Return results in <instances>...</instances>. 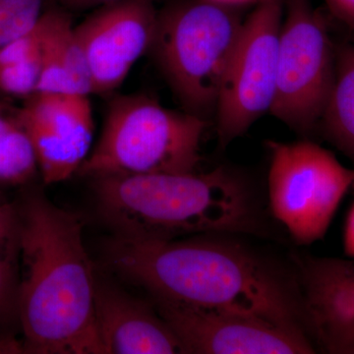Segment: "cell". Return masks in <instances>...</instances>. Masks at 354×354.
<instances>
[{
    "label": "cell",
    "mask_w": 354,
    "mask_h": 354,
    "mask_svg": "<svg viewBox=\"0 0 354 354\" xmlns=\"http://www.w3.org/2000/svg\"><path fill=\"white\" fill-rule=\"evenodd\" d=\"M106 256L111 269L153 299L239 312L311 339L297 274L223 234L184 241L115 235Z\"/></svg>",
    "instance_id": "6da1fadb"
},
{
    "label": "cell",
    "mask_w": 354,
    "mask_h": 354,
    "mask_svg": "<svg viewBox=\"0 0 354 354\" xmlns=\"http://www.w3.org/2000/svg\"><path fill=\"white\" fill-rule=\"evenodd\" d=\"M24 264L18 313L23 351L104 354L95 322L97 277L80 216L30 193L14 209Z\"/></svg>",
    "instance_id": "7a4b0ae2"
},
{
    "label": "cell",
    "mask_w": 354,
    "mask_h": 354,
    "mask_svg": "<svg viewBox=\"0 0 354 354\" xmlns=\"http://www.w3.org/2000/svg\"><path fill=\"white\" fill-rule=\"evenodd\" d=\"M95 179L100 213L116 236L171 241L191 234L267 232L252 186L227 167L206 174H121Z\"/></svg>",
    "instance_id": "3957f363"
},
{
    "label": "cell",
    "mask_w": 354,
    "mask_h": 354,
    "mask_svg": "<svg viewBox=\"0 0 354 354\" xmlns=\"http://www.w3.org/2000/svg\"><path fill=\"white\" fill-rule=\"evenodd\" d=\"M206 118L165 108L145 95L109 104L104 129L79 169L84 176L190 174L201 162Z\"/></svg>",
    "instance_id": "277c9868"
},
{
    "label": "cell",
    "mask_w": 354,
    "mask_h": 354,
    "mask_svg": "<svg viewBox=\"0 0 354 354\" xmlns=\"http://www.w3.org/2000/svg\"><path fill=\"white\" fill-rule=\"evenodd\" d=\"M239 8L193 0L158 15L151 50L187 113L206 118L216 111L243 27Z\"/></svg>",
    "instance_id": "5b68a950"
},
{
    "label": "cell",
    "mask_w": 354,
    "mask_h": 354,
    "mask_svg": "<svg viewBox=\"0 0 354 354\" xmlns=\"http://www.w3.org/2000/svg\"><path fill=\"white\" fill-rule=\"evenodd\" d=\"M268 190L272 215L299 245L324 239L346 193L354 169L309 140L268 141Z\"/></svg>",
    "instance_id": "8992f818"
},
{
    "label": "cell",
    "mask_w": 354,
    "mask_h": 354,
    "mask_svg": "<svg viewBox=\"0 0 354 354\" xmlns=\"http://www.w3.org/2000/svg\"><path fill=\"white\" fill-rule=\"evenodd\" d=\"M276 97L270 113L306 136L320 122L335 77V48L311 0H283Z\"/></svg>",
    "instance_id": "52a82bcc"
},
{
    "label": "cell",
    "mask_w": 354,
    "mask_h": 354,
    "mask_svg": "<svg viewBox=\"0 0 354 354\" xmlns=\"http://www.w3.org/2000/svg\"><path fill=\"white\" fill-rule=\"evenodd\" d=\"M283 0H261L244 20L216 102L218 146L225 148L270 113L276 97Z\"/></svg>",
    "instance_id": "ba28073f"
},
{
    "label": "cell",
    "mask_w": 354,
    "mask_h": 354,
    "mask_svg": "<svg viewBox=\"0 0 354 354\" xmlns=\"http://www.w3.org/2000/svg\"><path fill=\"white\" fill-rule=\"evenodd\" d=\"M183 353L310 354L311 339L256 317L153 299Z\"/></svg>",
    "instance_id": "9c48e42d"
},
{
    "label": "cell",
    "mask_w": 354,
    "mask_h": 354,
    "mask_svg": "<svg viewBox=\"0 0 354 354\" xmlns=\"http://www.w3.org/2000/svg\"><path fill=\"white\" fill-rule=\"evenodd\" d=\"M158 15L152 0H123L102 7L74 27L92 80L93 94H109L151 50Z\"/></svg>",
    "instance_id": "30bf717a"
},
{
    "label": "cell",
    "mask_w": 354,
    "mask_h": 354,
    "mask_svg": "<svg viewBox=\"0 0 354 354\" xmlns=\"http://www.w3.org/2000/svg\"><path fill=\"white\" fill-rule=\"evenodd\" d=\"M15 114L31 141L44 184L62 183L78 172L94 136L88 95L36 93Z\"/></svg>",
    "instance_id": "8fae6325"
},
{
    "label": "cell",
    "mask_w": 354,
    "mask_h": 354,
    "mask_svg": "<svg viewBox=\"0 0 354 354\" xmlns=\"http://www.w3.org/2000/svg\"><path fill=\"white\" fill-rule=\"evenodd\" d=\"M295 262L311 339L328 353L354 354V259Z\"/></svg>",
    "instance_id": "7c38bea8"
},
{
    "label": "cell",
    "mask_w": 354,
    "mask_h": 354,
    "mask_svg": "<svg viewBox=\"0 0 354 354\" xmlns=\"http://www.w3.org/2000/svg\"><path fill=\"white\" fill-rule=\"evenodd\" d=\"M95 312L104 354L183 353L176 335L156 307L99 279Z\"/></svg>",
    "instance_id": "4fadbf2b"
},
{
    "label": "cell",
    "mask_w": 354,
    "mask_h": 354,
    "mask_svg": "<svg viewBox=\"0 0 354 354\" xmlns=\"http://www.w3.org/2000/svg\"><path fill=\"white\" fill-rule=\"evenodd\" d=\"M39 26L41 70L37 93L93 94L87 60L68 14L46 10Z\"/></svg>",
    "instance_id": "5bb4252c"
},
{
    "label": "cell",
    "mask_w": 354,
    "mask_h": 354,
    "mask_svg": "<svg viewBox=\"0 0 354 354\" xmlns=\"http://www.w3.org/2000/svg\"><path fill=\"white\" fill-rule=\"evenodd\" d=\"M320 122L326 138L354 165V44L335 48L334 82Z\"/></svg>",
    "instance_id": "9a60e30c"
},
{
    "label": "cell",
    "mask_w": 354,
    "mask_h": 354,
    "mask_svg": "<svg viewBox=\"0 0 354 354\" xmlns=\"http://www.w3.org/2000/svg\"><path fill=\"white\" fill-rule=\"evenodd\" d=\"M41 70V30L38 22L31 31L0 48V92L26 99L36 94Z\"/></svg>",
    "instance_id": "2e32d148"
},
{
    "label": "cell",
    "mask_w": 354,
    "mask_h": 354,
    "mask_svg": "<svg viewBox=\"0 0 354 354\" xmlns=\"http://www.w3.org/2000/svg\"><path fill=\"white\" fill-rule=\"evenodd\" d=\"M39 169L27 133L16 118L0 104V184L23 185Z\"/></svg>",
    "instance_id": "e0dca14e"
},
{
    "label": "cell",
    "mask_w": 354,
    "mask_h": 354,
    "mask_svg": "<svg viewBox=\"0 0 354 354\" xmlns=\"http://www.w3.org/2000/svg\"><path fill=\"white\" fill-rule=\"evenodd\" d=\"M46 0H0V48L31 31L44 13Z\"/></svg>",
    "instance_id": "ac0fdd59"
},
{
    "label": "cell",
    "mask_w": 354,
    "mask_h": 354,
    "mask_svg": "<svg viewBox=\"0 0 354 354\" xmlns=\"http://www.w3.org/2000/svg\"><path fill=\"white\" fill-rule=\"evenodd\" d=\"M19 283L10 254L0 252V339L14 344H19L6 330L13 323L19 324Z\"/></svg>",
    "instance_id": "d6986e66"
},
{
    "label": "cell",
    "mask_w": 354,
    "mask_h": 354,
    "mask_svg": "<svg viewBox=\"0 0 354 354\" xmlns=\"http://www.w3.org/2000/svg\"><path fill=\"white\" fill-rule=\"evenodd\" d=\"M330 12L354 30V0H325Z\"/></svg>",
    "instance_id": "ffe728a7"
},
{
    "label": "cell",
    "mask_w": 354,
    "mask_h": 354,
    "mask_svg": "<svg viewBox=\"0 0 354 354\" xmlns=\"http://www.w3.org/2000/svg\"><path fill=\"white\" fill-rule=\"evenodd\" d=\"M344 253L354 259V203L346 216L344 232Z\"/></svg>",
    "instance_id": "44dd1931"
},
{
    "label": "cell",
    "mask_w": 354,
    "mask_h": 354,
    "mask_svg": "<svg viewBox=\"0 0 354 354\" xmlns=\"http://www.w3.org/2000/svg\"><path fill=\"white\" fill-rule=\"evenodd\" d=\"M62 6L75 10H85L94 7H104L123 0H57Z\"/></svg>",
    "instance_id": "7402d4cb"
},
{
    "label": "cell",
    "mask_w": 354,
    "mask_h": 354,
    "mask_svg": "<svg viewBox=\"0 0 354 354\" xmlns=\"http://www.w3.org/2000/svg\"><path fill=\"white\" fill-rule=\"evenodd\" d=\"M212 1L223 4V6L241 7L247 4L258 3L261 0H212Z\"/></svg>",
    "instance_id": "603a6c76"
},
{
    "label": "cell",
    "mask_w": 354,
    "mask_h": 354,
    "mask_svg": "<svg viewBox=\"0 0 354 354\" xmlns=\"http://www.w3.org/2000/svg\"><path fill=\"white\" fill-rule=\"evenodd\" d=\"M8 344L3 339H0V353H8Z\"/></svg>",
    "instance_id": "cb8c5ba5"
}]
</instances>
